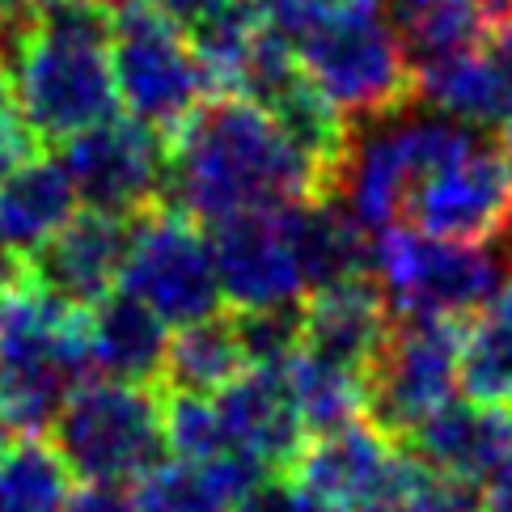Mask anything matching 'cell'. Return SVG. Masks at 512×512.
<instances>
[{
    "mask_svg": "<svg viewBox=\"0 0 512 512\" xmlns=\"http://www.w3.org/2000/svg\"><path fill=\"white\" fill-rule=\"evenodd\" d=\"M331 199V178L292 144L280 123L237 94H212L170 140L161 208L221 225L233 216L284 212Z\"/></svg>",
    "mask_w": 512,
    "mask_h": 512,
    "instance_id": "6da1fadb",
    "label": "cell"
},
{
    "mask_svg": "<svg viewBox=\"0 0 512 512\" xmlns=\"http://www.w3.org/2000/svg\"><path fill=\"white\" fill-rule=\"evenodd\" d=\"M17 115L39 144L77 140L94 127L119 119V89L111 72V47L51 39L17 26L5 60Z\"/></svg>",
    "mask_w": 512,
    "mask_h": 512,
    "instance_id": "7a4b0ae2",
    "label": "cell"
},
{
    "mask_svg": "<svg viewBox=\"0 0 512 512\" xmlns=\"http://www.w3.org/2000/svg\"><path fill=\"white\" fill-rule=\"evenodd\" d=\"M47 441L72 479L132 487L144 470L170 457L161 428V390L102 377L85 381L68 394Z\"/></svg>",
    "mask_w": 512,
    "mask_h": 512,
    "instance_id": "3957f363",
    "label": "cell"
},
{
    "mask_svg": "<svg viewBox=\"0 0 512 512\" xmlns=\"http://www.w3.org/2000/svg\"><path fill=\"white\" fill-rule=\"evenodd\" d=\"M111 72L127 119L157 132L166 144L212 98V85L191 56L187 34L166 22L149 0L115 5Z\"/></svg>",
    "mask_w": 512,
    "mask_h": 512,
    "instance_id": "277c9868",
    "label": "cell"
},
{
    "mask_svg": "<svg viewBox=\"0 0 512 512\" xmlns=\"http://www.w3.org/2000/svg\"><path fill=\"white\" fill-rule=\"evenodd\" d=\"M297 60L347 127L394 119L415 102V68L381 13L309 26Z\"/></svg>",
    "mask_w": 512,
    "mask_h": 512,
    "instance_id": "5b68a950",
    "label": "cell"
},
{
    "mask_svg": "<svg viewBox=\"0 0 512 512\" xmlns=\"http://www.w3.org/2000/svg\"><path fill=\"white\" fill-rule=\"evenodd\" d=\"M466 322L457 318H394L386 343L360 373L364 424L377 428L390 445L453 402L457 360H462Z\"/></svg>",
    "mask_w": 512,
    "mask_h": 512,
    "instance_id": "8992f818",
    "label": "cell"
},
{
    "mask_svg": "<svg viewBox=\"0 0 512 512\" xmlns=\"http://www.w3.org/2000/svg\"><path fill=\"white\" fill-rule=\"evenodd\" d=\"M377 288L386 292L394 318H457L470 322L504 288L500 259L491 246L436 242L407 225L373 237Z\"/></svg>",
    "mask_w": 512,
    "mask_h": 512,
    "instance_id": "52a82bcc",
    "label": "cell"
},
{
    "mask_svg": "<svg viewBox=\"0 0 512 512\" xmlns=\"http://www.w3.org/2000/svg\"><path fill=\"white\" fill-rule=\"evenodd\" d=\"M119 288L140 305H149L174 331L225 314L212 242L204 225H195L191 216L170 208H153L136 216L132 250H127Z\"/></svg>",
    "mask_w": 512,
    "mask_h": 512,
    "instance_id": "ba28073f",
    "label": "cell"
},
{
    "mask_svg": "<svg viewBox=\"0 0 512 512\" xmlns=\"http://www.w3.org/2000/svg\"><path fill=\"white\" fill-rule=\"evenodd\" d=\"M60 166L85 212L136 221V216L161 208L170 174V144L136 119L119 115L94 127V132L68 140Z\"/></svg>",
    "mask_w": 512,
    "mask_h": 512,
    "instance_id": "9c48e42d",
    "label": "cell"
},
{
    "mask_svg": "<svg viewBox=\"0 0 512 512\" xmlns=\"http://www.w3.org/2000/svg\"><path fill=\"white\" fill-rule=\"evenodd\" d=\"M407 229L453 246H491L512 229V191L496 144H474L449 170L424 178L407 199Z\"/></svg>",
    "mask_w": 512,
    "mask_h": 512,
    "instance_id": "30bf717a",
    "label": "cell"
},
{
    "mask_svg": "<svg viewBox=\"0 0 512 512\" xmlns=\"http://www.w3.org/2000/svg\"><path fill=\"white\" fill-rule=\"evenodd\" d=\"M208 242L216 259V284H221V301L229 305V314L305 301V280L280 233L276 212L221 221L212 225Z\"/></svg>",
    "mask_w": 512,
    "mask_h": 512,
    "instance_id": "8fae6325",
    "label": "cell"
},
{
    "mask_svg": "<svg viewBox=\"0 0 512 512\" xmlns=\"http://www.w3.org/2000/svg\"><path fill=\"white\" fill-rule=\"evenodd\" d=\"M132 229L136 221L77 212L26 267L34 284L47 288L56 301L89 314L111 292H119L127 250H132Z\"/></svg>",
    "mask_w": 512,
    "mask_h": 512,
    "instance_id": "7c38bea8",
    "label": "cell"
},
{
    "mask_svg": "<svg viewBox=\"0 0 512 512\" xmlns=\"http://www.w3.org/2000/svg\"><path fill=\"white\" fill-rule=\"evenodd\" d=\"M398 449H407L445 479L487 491L504 474H512V407L449 402L432 419H424Z\"/></svg>",
    "mask_w": 512,
    "mask_h": 512,
    "instance_id": "4fadbf2b",
    "label": "cell"
},
{
    "mask_svg": "<svg viewBox=\"0 0 512 512\" xmlns=\"http://www.w3.org/2000/svg\"><path fill=\"white\" fill-rule=\"evenodd\" d=\"M212 407H216V419H221L229 453L250 457L267 474H288L309 441L284 390L280 364L246 369L233 386H225L212 398Z\"/></svg>",
    "mask_w": 512,
    "mask_h": 512,
    "instance_id": "5bb4252c",
    "label": "cell"
},
{
    "mask_svg": "<svg viewBox=\"0 0 512 512\" xmlns=\"http://www.w3.org/2000/svg\"><path fill=\"white\" fill-rule=\"evenodd\" d=\"M394 326L386 292L373 276L343 280L331 288H318L305 297V352L326 364H339L347 373H364L381 352Z\"/></svg>",
    "mask_w": 512,
    "mask_h": 512,
    "instance_id": "9a60e30c",
    "label": "cell"
},
{
    "mask_svg": "<svg viewBox=\"0 0 512 512\" xmlns=\"http://www.w3.org/2000/svg\"><path fill=\"white\" fill-rule=\"evenodd\" d=\"M394 453L398 445H390L377 428L356 419V424L335 428L326 436H309L284 479L297 483L305 496H314L326 508L356 512L369 500V491L381 483V474L390 470Z\"/></svg>",
    "mask_w": 512,
    "mask_h": 512,
    "instance_id": "2e32d148",
    "label": "cell"
},
{
    "mask_svg": "<svg viewBox=\"0 0 512 512\" xmlns=\"http://www.w3.org/2000/svg\"><path fill=\"white\" fill-rule=\"evenodd\" d=\"M280 233L297 259L305 280V297L318 288L343 280H364L373 271V237L347 216L335 199H314V204H292L276 212Z\"/></svg>",
    "mask_w": 512,
    "mask_h": 512,
    "instance_id": "e0dca14e",
    "label": "cell"
},
{
    "mask_svg": "<svg viewBox=\"0 0 512 512\" xmlns=\"http://www.w3.org/2000/svg\"><path fill=\"white\" fill-rule=\"evenodd\" d=\"M166 352H170V326L149 305L127 297L123 288L89 309V369L102 373V381L157 390Z\"/></svg>",
    "mask_w": 512,
    "mask_h": 512,
    "instance_id": "ac0fdd59",
    "label": "cell"
},
{
    "mask_svg": "<svg viewBox=\"0 0 512 512\" xmlns=\"http://www.w3.org/2000/svg\"><path fill=\"white\" fill-rule=\"evenodd\" d=\"M271 474L242 453H225L208 466L166 457L127 487L136 512H233L237 500Z\"/></svg>",
    "mask_w": 512,
    "mask_h": 512,
    "instance_id": "d6986e66",
    "label": "cell"
},
{
    "mask_svg": "<svg viewBox=\"0 0 512 512\" xmlns=\"http://www.w3.org/2000/svg\"><path fill=\"white\" fill-rule=\"evenodd\" d=\"M77 216V191L60 161L34 157L0 182V254L30 263Z\"/></svg>",
    "mask_w": 512,
    "mask_h": 512,
    "instance_id": "ffe728a7",
    "label": "cell"
},
{
    "mask_svg": "<svg viewBox=\"0 0 512 512\" xmlns=\"http://www.w3.org/2000/svg\"><path fill=\"white\" fill-rule=\"evenodd\" d=\"M250 369V360L237 339L233 314L225 309L221 318L182 326L170 335V352L161 364L157 390L161 394H187V398H216L225 386Z\"/></svg>",
    "mask_w": 512,
    "mask_h": 512,
    "instance_id": "44dd1931",
    "label": "cell"
},
{
    "mask_svg": "<svg viewBox=\"0 0 512 512\" xmlns=\"http://www.w3.org/2000/svg\"><path fill=\"white\" fill-rule=\"evenodd\" d=\"M415 102L436 106L453 123H508L512 94L504 89L500 72L479 51H462L453 60H436L415 68Z\"/></svg>",
    "mask_w": 512,
    "mask_h": 512,
    "instance_id": "7402d4cb",
    "label": "cell"
},
{
    "mask_svg": "<svg viewBox=\"0 0 512 512\" xmlns=\"http://www.w3.org/2000/svg\"><path fill=\"white\" fill-rule=\"evenodd\" d=\"M457 386L479 407H512V280L466 322Z\"/></svg>",
    "mask_w": 512,
    "mask_h": 512,
    "instance_id": "603a6c76",
    "label": "cell"
},
{
    "mask_svg": "<svg viewBox=\"0 0 512 512\" xmlns=\"http://www.w3.org/2000/svg\"><path fill=\"white\" fill-rule=\"evenodd\" d=\"M280 373H284V390L292 398V411H297L305 436H326V432L364 419V390L356 373L309 356L305 347L280 364Z\"/></svg>",
    "mask_w": 512,
    "mask_h": 512,
    "instance_id": "cb8c5ba5",
    "label": "cell"
},
{
    "mask_svg": "<svg viewBox=\"0 0 512 512\" xmlns=\"http://www.w3.org/2000/svg\"><path fill=\"white\" fill-rule=\"evenodd\" d=\"M72 474L47 436L13 441L0 457V512H64Z\"/></svg>",
    "mask_w": 512,
    "mask_h": 512,
    "instance_id": "d4e9b609",
    "label": "cell"
},
{
    "mask_svg": "<svg viewBox=\"0 0 512 512\" xmlns=\"http://www.w3.org/2000/svg\"><path fill=\"white\" fill-rule=\"evenodd\" d=\"M161 428H166V449L178 462L208 466L216 457H225V432L216 407L208 398H187V394H161Z\"/></svg>",
    "mask_w": 512,
    "mask_h": 512,
    "instance_id": "484cf974",
    "label": "cell"
},
{
    "mask_svg": "<svg viewBox=\"0 0 512 512\" xmlns=\"http://www.w3.org/2000/svg\"><path fill=\"white\" fill-rule=\"evenodd\" d=\"M233 326H237V339H242V352L250 360V369H271V364H284L288 356L301 352V343H305V301L233 314Z\"/></svg>",
    "mask_w": 512,
    "mask_h": 512,
    "instance_id": "4316f807",
    "label": "cell"
},
{
    "mask_svg": "<svg viewBox=\"0 0 512 512\" xmlns=\"http://www.w3.org/2000/svg\"><path fill=\"white\" fill-rule=\"evenodd\" d=\"M373 13H381V0H276V5L263 13V22L297 47L309 34V26L347 22V17H373Z\"/></svg>",
    "mask_w": 512,
    "mask_h": 512,
    "instance_id": "83f0119b",
    "label": "cell"
},
{
    "mask_svg": "<svg viewBox=\"0 0 512 512\" xmlns=\"http://www.w3.org/2000/svg\"><path fill=\"white\" fill-rule=\"evenodd\" d=\"M43 144L30 136V127L22 123V115H0V182L13 178L22 166H30L34 157H39Z\"/></svg>",
    "mask_w": 512,
    "mask_h": 512,
    "instance_id": "f1b7e54d",
    "label": "cell"
},
{
    "mask_svg": "<svg viewBox=\"0 0 512 512\" xmlns=\"http://www.w3.org/2000/svg\"><path fill=\"white\" fill-rule=\"evenodd\" d=\"M64 512H136V508H132V496H127V487L85 483V487H72Z\"/></svg>",
    "mask_w": 512,
    "mask_h": 512,
    "instance_id": "f546056e",
    "label": "cell"
},
{
    "mask_svg": "<svg viewBox=\"0 0 512 512\" xmlns=\"http://www.w3.org/2000/svg\"><path fill=\"white\" fill-rule=\"evenodd\" d=\"M149 5L166 17V22H174L182 34H187L191 26H199L212 13H221L225 5H233V0H149Z\"/></svg>",
    "mask_w": 512,
    "mask_h": 512,
    "instance_id": "4dcf8cb0",
    "label": "cell"
},
{
    "mask_svg": "<svg viewBox=\"0 0 512 512\" xmlns=\"http://www.w3.org/2000/svg\"><path fill=\"white\" fill-rule=\"evenodd\" d=\"M483 56L491 60V68L500 72V81H504V89L512 94V22H504V26H496L483 39Z\"/></svg>",
    "mask_w": 512,
    "mask_h": 512,
    "instance_id": "1f68e13d",
    "label": "cell"
},
{
    "mask_svg": "<svg viewBox=\"0 0 512 512\" xmlns=\"http://www.w3.org/2000/svg\"><path fill=\"white\" fill-rule=\"evenodd\" d=\"M479 512H512V474H504L500 483H491V487H487V496H483Z\"/></svg>",
    "mask_w": 512,
    "mask_h": 512,
    "instance_id": "d6a6232c",
    "label": "cell"
},
{
    "mask_svg": "<svg viewBox=\"0 0 512 512\" xmlns=\"http://www.w3.org/2000/svg\"><path fill=\"white\" fill-rule=\"evenodd\" d=\"M496 153H500V166L508 178V191H512V119L500 123V136H496Z\"/></svg>",
    "mask_w": 512,
    "mask_h": 512,
    "instance_id": "836d02e7",
    "label": "cell"
},
{
    "mask_svg": "<svg viewBox=\"0 0 512 512\" xmlns=\"http://www.w3.org/2000/svg\"><path fill=\"white\" fill-rule=\"evenodd\" d=\"M13 81H9V68L0 64V115H13Z\"/></svg>",
    "mask_w": 512,
    "mask_h": 512,
    "instance_id": "e575fe53",
    "label": "cell"
},
{
    "mask_svg": "<svg viewBox=\"0 0 512 512\" xmlns=\"http://www.w3.org/2000/svg\"><path fill=\"white\" fill-rule=\"evenodd\" d=\"M9 34H13V22H9L5 0H0V60H5V51H9Z\"/></svg>",
    "mask_w": 512,
    "mask_h": 512,
    "instance_id": "d590c367",
    "label": "cell"
},
{
    "mask_svg": "<svg viewBox=\"0 0 512 512\" xmlns=\"http://www.w3.org/2000/svg\"><path fill=\"white\" fill-rule=\"evenodd\" d=\"M9 449H13V432H9L5 424H0V457H5Z\"/></svg>",
    "mask_w": 512,
    "mask_h": 512,
    "instance_id": "8d00e7d4",
    "label": "cell"
}]
</instances>
